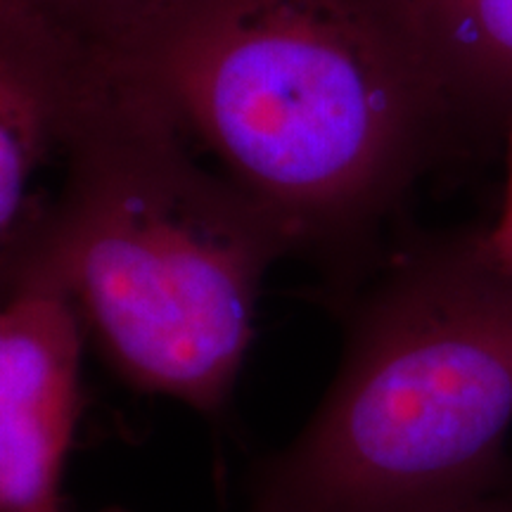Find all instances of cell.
I'll use <instances>...</instances> for the list:
<instances>
[{
  "instance_id": "cell-8",
  "label": "cell",
  "mask_w": 512,
  "mask_h": 512,
  "mask_svg": "<svg viewBox=\"0 0 512 512\" xmlns=\"http://www.w3.org/2000/svg\"><path fill=\"white\" fill-rule=\"evenodd\" d=\"M484 245L491 256L503 268L512 271V143H510V166H508V188H505V202L498 221L489 233H484Z\"/></svg>"
},
{
  "instance_id": "cell-2",
  "label": "cell",
  "mask_w": 512,
  "mask_h": 512,
  "mask_svg": "<svg viewBox=\"0 0 512 512\" xmlns=\"http://www.w3.org/2000/svg\"><path fill=\"white\" fill-rule=\"evenodd\" d=\"M290 235L114 62L8 290L55 287L110 366L200 413L226 406Z\"/></svg>"
},
{
  "instance_id": "cell-5",
  "label": "cell",
  "mask_w": 512,
  "mask_h": 512,
  "mask_svg": "<svg viewBox=\"0 0 512 512\" xmlns=\"http://www.w3.org/2000/svg\"><path fill=\"white\" fill-rule=\"evenodd\" d=\"M83 332L55 287L17 285L0 297V512H62Z\"/></svg>"
},
{
  "instance_id": "cell-3",
  "label": "cell",
  "mask_w": 512,
  "mask_h": 512,
  "mask_svg": "<svg viewBox=\"0 0 512 512\" xmlns=\"http://www.w3.org/2000/svg\"><path fill=\"white\" fill-rule=\"evenodd\" d=\"M512 271L484 233L420 242L358 299L339 373L249 512H448L508 475Z\"/></svg>"
},
{
  "instance_id": "cell-1",
  "label": "cell",
  "mask_w": 512,
  "mask_h": 512,
  "mask_svg": "<svg viewBox=\"0 0 512 512\" xmlns=\"http://www.w3.org/2000/svg\"><path fill=\"white\" fill-rule=\"evenodd\" d=\"M121 64L294 252L356 245L453 119L401 0H183Z\"/></svg>"
},
{
  "instance_id": "cell-6",
  "label": "cell",
  "mask_w": 512,
  "mask_h": 512,
  "mask_svg": "<svg viewBox=\"0 0 512 512\" xmlns=\"http://www.w3.org/2000/svg\"><path fill=\"white\" fill-rule=\"evenodd\" d=\"M451 114L512 112V0H401Z\"/></svg>"
},
{
  "instance_id": "cell-4",
  "label": "cell",
  "mask_w": 512,
  "mask_h": 512,
  "mask_svg": "<svg viewBox=\"0 0 512 512\" xmlns=\"http://www.w3.org/2000/svg\"><path fill=\"white\" fill-rule=\"evenodd\" d=\"M112 64L0 0V297L53 202L38 190L43 176L67 166Z\"/></svg>"
},
{
  "instance_id": "cell-9",
  "label": "cell",
  "mask_w": 512,
  "mask_h": 512,
  "mask_svg": "<svg viewBox=\"0 0 512 512\" xmlns=\"http://www.w3.org/2000/svg\"><path fill=\"white\" fill-rule=\"evenodd\" d=\"M448 512H512V467L501 482Z\"/></svg>"
},
{
  "instance_id": "cell-7",
  "label": "cell",
  "mask_w": 512,
  "mask_h": 512,
  "mask_svg": "<svg viewBox=\"0 0 512 512\" xmlns=\"http://www.w3.org/2000/svg\"><path fill=\"white\" fill-rule=\"evenodd\" d=\"M88 53L128 62L183 0H17Z\"/></svg>"
}]
</instances>
